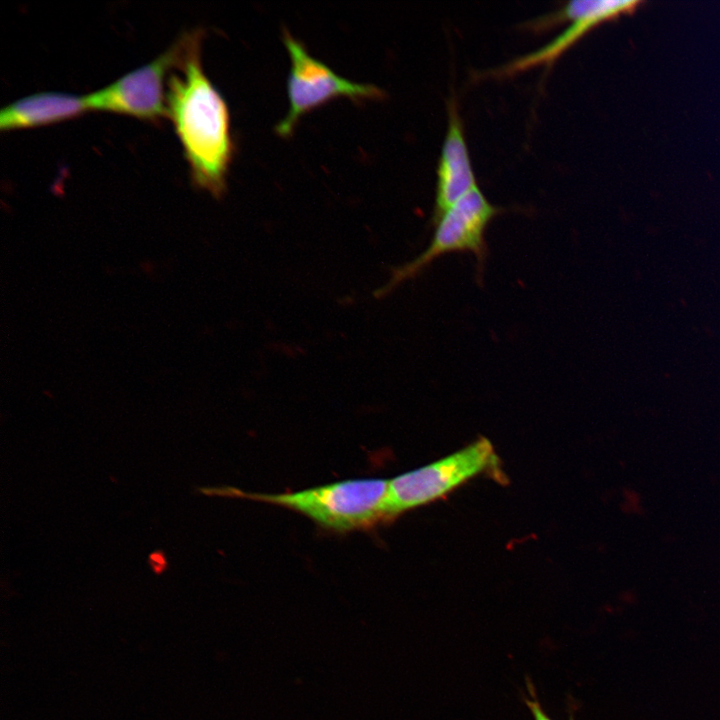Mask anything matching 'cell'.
<instances>
[{
  "label": "cell",
  "instance_id": "6da1fadb",
  "mask_svg": "<svg viewBox=\"0 0 720 720\" xmlns=\"http://www.w3.org/2000/svg\"><path fill=\"white\" fill-rule=\"evenodd\" d=\"M203 31L196 29L167 81V117L173 122L192 181L214 196L223 194L233 153L227 104L206 76L200 57Z\"/></svg>",
  "mask_w": 720,
  "mask_h": 720
},
{
  "label": "cell",
  "instance_id": "7a4b0ae2",
  "mask_svg": "<svg viewBox=\"0 0 720 720\" xmlns=\"http://www.w3.org/2000/svg\"><path fill=\"white\" fill-rule=\"evenodd\" d=\"M206 496L249 499L278 505L311 519L332 532L368 530L388 521V480L354 479L295 492L267 494L246 492L231 486L200 487Z\"/></svg>",
  "mask_w": 720,
  "mask_h": 720
},
{
  "label": "cell",
  "instance_id": "3957f363",
  "mask_svg": "<svg viewBox=\"0 0 720 720\" xmlns=\"http://www.w3.org/2000/svg\"><path fill=\"white\" fill-rule=\"evenodd\" d=\"M500 211L479 187L468 192L434 221L436 228L429 246L417 258L395 269L385 290L418 275L442 255L455 252L474 255L480 278L488 256L485 232Z\"/></svg>",
  "mask_w": 720,
  "mask_h": 720
},
{
  "label": "cell",
  "instance_id": "277c9868",
  "mask_svg": "<svg viewBox=\"0 0 720 720\" xmlns=\"http://www.w3.org/2000/svg\"><path fill=\"white\" fill-rule=\"evenodd\" d=\"M496 461L491 442L481 438L449 456L388 480V521L444 496L470 478L495 466Z\"/></svg>",
  "mask_w": 720,
  "mask_h": 720
},
{
  "label": "cell",
  "instance_id": "5b68a950",
  "mask_svg": "<svg viewBox=\"0 0 720 720\" xmlns=\"http://www.w3.org/2000/svg\"><path fill=\"white\" fill-rule=\"evenodd\" d=\"M192 31L183 33L152 61L87 94L90 110L131 115L144 120L167 117L168 72L182 61Z\"/></svg>",
  "mask_w": 720,
  "mask_h": 720
},
{
  "label": "cell",
  "instance_id": "8992f818",
  "mask_svg": "<svg viewBox=\"0 0 720 720\" xmlns=\"http://www.w3.org/2000/svg\"><path fill=\"white\" fill-rule=\"evenodd\" d=\"M283 42L291 64L287 80L289 108L275 126L279 135H289L301 115L332 98L375 99L384 96V91L373 84L357 83L339 76L309 54L287 29L283 31Z\"/></svg>",
  "mask_w": 720,
  "mask_h": 720
},
{
  "label": "cell",
  "instance_id": "52a82bcc",
  "mask_svg": "<svg viewBox=\"0 0 720 720\" xmlns=\"http://www.w3.org/2000/svg\"><path fill=\"white\" fill-rule=\"evenodd\" d=\"M643 1L616 0H574L566 3L555 13L540 19L535 27L541 29L569 22V26L543 47L518 57L492 72L496 77L512 76L525 70L550 65L579 39L601 23L615 20L623 15L633 14Z\"/></svg>",
  "mask_w": 720,
  "mask_h": 720
},
{
  "label": "cell",
  "instance_id": "ba28073f",
  "mask_svg": "<svg viewBox=\"0 0 720 720\" xmlns=\"http://www.w3.org/2000/svg\"><path fill=\"white\" fill-rule=\"evenodd\" d=\"M447 114V130L437 166L434 221L460 198L478 187L455 97L448 101Z\"/></svg>",
  "mask_w": 720,
  "mask_h": 720
},
{
  "label": "cell",
  "instance_id": "9c48e42d",
  "mask_svg": "<svg viewBox=\"0 0 720 720\" xmlns=\"http://www.w3.org/2000/svg\"><path fill=\"white\" fill-rule=\"evenodd\" d=\"M91 111L87 96L39 92L20 98L0 111V129L12 130L51 124Z\"/></svg>",
  "mask_w": 720,
  "mask_h": 720
},
{
  "label": "cell",
  "instance_id": "30bf717a",
  "mask_svg": "<svg viewBox=\"0 0 720 720\" xmlns=\"http://www.w3.org/2000/svg\"><path fill=\"white\" fill-rule=\"evenodd\" d=\"M148 564L153 573L159 575L169 567L167 555L163 550H154L148 555Z\"/></svg>",
  "mask_w": 720,
  "mask_h": 720
},
{
  "label": "cell",
  "instance_id": "8fae6325",
  "mask_svg": "<svg viewBox=\"0 0 720 720\" xmlns=\"http://www.w3.org/2000/svg\"><path fill=\"white\" fill-rule=\"evenodd\" d=\"M532 688H533V686L529 687V691H530L529 696L530 697H526L524 700H525L527 707L530 709L534 720H552L546 714V712L543 710V708H542L539 700L535 696V693Z\"/></svg>",
  "mask_w": 720,
  "mask_h": 720
},
{
  "label": "cell",
  "instance_id": "7c38bea8",
  "mask_svg": "<svg viewBox=\"0 0 720 720\" xmlns=\"http://www.w3.org/2000/svg\"><path fill=\"white\" fill-rule=\"evenodd\" d=\"M570 720H573V718L571 717Z\"/></svg>",
  "mask_w": 720,
  "mask_h": 720
}]
</instances>
